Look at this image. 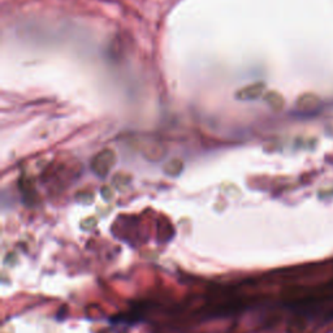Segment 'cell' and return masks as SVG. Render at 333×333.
Returning <instances> with one entry per match:
<instances>
[{
	"label": "cell",
	"instance_id": "obj_2",
	"mask_svg": "<svg viewBox=\"0 0 333 333\" xmlns=\"http://www.w3.org/2000/svg\"><path fill=\"white\" fill-rule=\"evenodd\" d=\"M319 104V98L314 94H303L298 98L297 100V107L307 111V109H312V108L318 107Z\"/></svg>",
	"mask_w": 333,
	"mask_h": 333
},
{
	"label": "cell",
	"instance_id": "obj_3",
	"mask_svg": "<svg viewBox=\"0 0 333 333\" xmlns=\"http://www.w3.org/2000/svg\"><path fill=\"white\" fill-rule=\"evenodd\" d=\"M264 98L265 100L269 103V105H271L272 108H274V109H280V108H283V105H284V99H283V96H281L280 94L276 93V91L267 93Z\"/></svg>",
	"mask_w": 333,
	"mask_h": 333
},
{
	"label": "cell",
	"instance_id": "obj_1",
	"mask_svg": "<svg viewBox=\"0 0 333 333\" xmlns=\"http://www.w3.org/2000/svg\"><path fill=\"white\" fill-rule=\"evenodd\" d=\"M264 91H265L264 83L256 82L238 90L236 96H237V99H241V100H254V99H258L259 96H262L263 94H264Z\"/></svg>",
	"mask_w": 333,
	"mask_h": 333
}]
</instances>
